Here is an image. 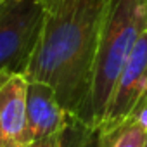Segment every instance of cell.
<instances>
[{"mask_svg":"<svg viewBox=\"0 0 147 147\" xmlns=\"http://www.w3.org/2000/svg\"><path fill=\"white\" fill-rule=\"evenodd\" d=\"M109 0H49L42 35L24 73L49 83L62 106L80 118L92 87L94 66Z\"/></svg>","mask_w":147,"mask_h":147,"instance_id":"obj_1","label":"cell"},{"mask_svg":"<svg viewBox=\"0 0 147 147\" xmlns=\"http://www.w3.org/2000/svg\"><path fill=\"white\" fill-rule=\"evenodd\" d=\"M147 31V0H109L87 106L78 118L99 130L116 82L138 42Z\"/></svg>","mask_w":147,"mask_h":147,"instance_id":"obj_2","label":"cell"},{"mask_svg":"<svg viewBox=\"0 0 147 147\" xmlns=\"http://www.w3.org/2000/svg\"><path fill=\"white\" fill-rule=\"evenodd\" d=\"M49 0L0 2V75H24L36 50Z\"/></svg>","mask_w":147,"mask_h":147,"instance_id":"obj_3","label":"cell"},{"mask_svg":"<svg viewBox=\"0 0 147 147\" xmlns=\"http://www.w3.org/2000/svg\"><path fill=\"white\" fill-rule=\"evenodd\" d=\"M147 94V31L135 43L109 99L104 119L97 133H106L131 114L138 100Z\"/></svg>","mask_w":147,"mask_h":147,"instance_id":"obj_4","label":"cell"},{"mask_svg":"<svg viewBox=\"0 0 147 147\" xmlns=\"http://www.w3.org/2000/svg\"><path fill=\"white\" fill-rule=\"evenodd\" d=\"M31 142L28 78L11 75L0 85V147H28Z\"/></svg>","mask_w":147,"mask_h":147,"instance_id":"obj_5","label":"cell"},{"mask_svg":"<svg viewBox=\"0 0 147 147\" xmlns=\"http://www.w3.org/2000/svg\"><path fill=\"white\" fill-rule=\"evenodd\" d=\"M76 119L62 106L57 92L49 83L28 80V121L33 140L61 133Z\"/></svg>","mask_w":147,"mask_h":147,"instance_id":"obj_6","label":"cell"},{"mask_svg":"<svg viewBox=\"0 0 147 147\" xmlns=\"http://www.w3.org/2000/svg\"><path fill=\"white\" fill-rule=\"evenodd\" d=\"M99 133L80 119H76L69 128L61 133L33 140L28 147H97Z\"/></svg>","mask_w":147,"mask_h":147,"instance_id":"obj_7","label":"cell"},{"mask_svg":"<svg viewBox=\"0 0 147 147\" xmlns=\"http://www.w3.org/2000/svg\"><path fill=\"white\" fill-rule=\"evenodd\" d=\"M147 128L133 119H126L116 128L99 133L97 147H145Z\"/></svg>","mask_w":147,"mask_h":147,"instance_id":"obj_8","label":"cell"},{"mask_svg":"<svg viewBox=\"0 0 147 147\" xmlns=\"http://www.w3.org/2000/svg\"><path fill=\"white\" fill-rule=\"evenodd\" d=\"M126 119H133V121H137V123H140L147 128V94L138 100V104L133 107L131 114Z\"/></svg>","mask_w":147,"mask_h":147,"instance_id":"obj_9","label":"cell"},{"mask_svg":"<svg viewBox=\"0 0 147 147\" xmlns=\"http://www.w3.org/2000/svg\"><path fill=\"white\" fill-rule=\"evenodd\" d=\"M7 76H11V75H0V85L5 82V78H7Z\"/></svg>","mask_w":147,"mask_h":147,"instance_id":"obj_10","label":"cell"},{"mask_svg":"<svg viewBox=\"0 0 147 147\" xmlns=\"http://www.w3.org/2000/svg\"><path fill=\"white\" fill-rule=\"evenodd\" d=\"M145 147H147V142H145Z\"/></svg>","mask_w":147,"mask_h":147,"instance_id":"obj_11","label":"cell"},{"mask_svg":"<svg viewBox=\"0 0 147 147\" xmlns=\"http://www.w3.org/2000/svg\"><path fill=\"white\" fill-rule=\"evenodd\" d=\"M0 2H2V0H0Z\"/></svg>","mask_w":147,"mask_h":147,"instance_id":"obj_12","label":"cell"}]
</instances>
